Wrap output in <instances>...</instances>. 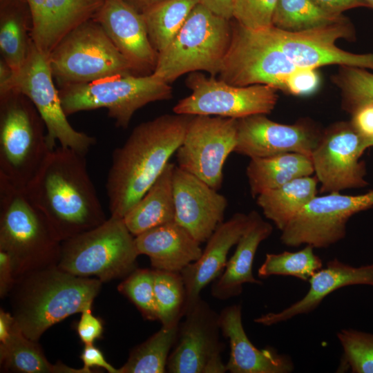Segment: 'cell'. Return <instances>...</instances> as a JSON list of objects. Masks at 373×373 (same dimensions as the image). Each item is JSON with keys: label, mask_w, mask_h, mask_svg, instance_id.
<instances>
[{"label": "cell", "mask_w": 373, "mask_h": 373, "mask_svg": "<svg viewBox=\"0 0 373 373\" xmlns=\"http://www.w3.org/2000/svg\"><path fill=\"white\" fill-rule=\"evenodd\" d=\"M193 115L164 114L135 126L112 153L106 182L111 216L123 218L176 153Z\"/></svg>", "instance_id": "1"}, {"label": "cell", "mask_w": 373, "mask_h": 373, "mask_svg": "<svg viewBox=\"0 0 373 373\" xmlns=\"http://www.w3.org/2000/svg\"><path fill=\"white\" fill-rule=\"evenodd\" d=\"M25 190L61 242L107 220L86 155L71 149L50 151Z\"/></svg>", "instance_id": "2"}, {"label": "cell", "mask_w": 373, "mask_h": 373, "mask_svg": "<svg viewBox=\"0 0 373 373\" xmlns=\"http://www.w3.org/2000/svg\"><path fill=\"white\" fill-rule=\"evenodd\" d=\"M102 282L80 277L57 265L16 279L8 294L10 312L23 334L38 341L55 324L92 306Z\"/></svg>", "instance_id": "3"}, {"label": "cell", "mask_w": 373, "mask_h": 373, "mask_svg": "<svg viewBox=\"0 0 373 373\" xmlns=\"http://www.w3.org/2000/svg\"><path fill=\"white\" fill-rule=\"evenodd\" d=\"M61 241L26 190L0 177V250L10 257L15 278L57 265Z\"/></svg>", "instance_id": "4"}, {"label": "cell", "mask_w": 373, "mask_h": 373, "mask_svg": "<svg viewBox=\"0 0 373 373\" xmlns=\"http://www.w3.org/2000/svg\"><path fill=\"white\" fill-rule=\"evenodd\" d=\"M231 38L230 20L198 3L171 42L157 53L152 73L169 84L199 70L218 75Z\"/></svg>", "instance_id": "5"}, {"label": "cell", "mask_w": 373, "mask_h": 373, "mask_svg": "<svg viewBox=\"0 0 373 373\" xmlns=\"http://www.w3.org/2000/svg\"><path fill=\"white\" fill-rule=\"evenodd\" d=\"M138 256L135 237L123 218L110 216L102 224L62 241L57 266L104 283L128 276L137 268Z\"/></svg>", "instance_id": "6"}, {"label": "cell", "mask_w": 373, "mask_h": 373, "mask_svg": "<svg viewBox=\"0 0 373 373\" xmlns=\"http://www.w3.org/2000/svg\"><path fill=\"white\" fill-rule=\"evenodd\" d=\"M46 126L23 95L0 96V177L26 189L51 151Z\"/></svg>", "instance_id": "7"}, {"label": "cell", "mask_w": 373, "mask_h": 373, "mask_svg": "<svg viewBox=\"0 0 373 373\" xmlns=\"http://www.w3.org/2000/svg\"><path fill=\"white\" fill-rule=\"evenodd\" d=\"M67 116L98 108H106L115 126L126 128L134 113L145 105L172 97L169 84L153 73L137 76L116 75L59 90Z\"/></svg>", "instance_id": "8"}, {"label": "cell", "mask_w": 373, "mask_h": 373, "mask_svg": "<svg viewBox=\"0 0 373 373\" xmlns=\"http://www.w3.org/2000/svg\"><path fill=\"white\" fill-rule=\"evenodd\" d=\"M48 59L53 78L60 88L135 72L93 19L66 34L51 51Z\"/></svg>", "instance_id": "9"}, {"label": "cell", "mask_w": 373, "mask_h": 373, "mask_svg": "<svg viewBox=\"0 0 373 373\" xmlns=\"http://www.w3.org/2000/svg\"><path fill=\"white\" fill-rule=\"evenodd\" d=\"M19 93L33 104L41 117L50 149L59 146L86 155L96 139L75 130L67 119L59 92L53 83L48 56L32 43L28 57L19 71L14 73L10 92Z\"/></svg>", "instance_id": "10"}, {"label": "cell", "mask_w": 373, "mask_h": 373, "mask_svg": "<svg viewBox=\"0 0 373 373\" xmlns=\"http://www.w3.org/2000/svg\"><path fill=\"white\" fill-rule=\"evenodd\" d=\"M185 84L191 93L177 103L173 108L174 113L238 119L270 113L278 99V90L273 86H236L200 72L189 73Z\"/></svg>", "instance_id": "11"}, {"label": "cell", "mask_w": 373, "mask_h": 373, "mask_svg": "<svg viewBox=\"0 0 373 373\" xmlns=\"http://www.w3.org/2000/svg\"><path fill=\"white\" fill-rule=\"evenodd\" d=\"M253 31L283 52L298 68L317 69L323 66L338 64L373 70V52L354 54L335 45L339 39H352L354 36L353 27L347 19L300 32L286 31L274 26Z\"/></svg>", "instance_id": "12"}, {"label": "cell", "mask_w": 373, "mask_h": 373, "mask_svg": "<svg viewBox=\"0 0 373 373\" xmlns=\"http://www.w3.org/2000/svg\"><path fill=\"white\" fill-rule=\"evenodd\" d=\"M372 206L373 189L357 195L340 192L316 195L281 231L280 240L290 247L327 248L345 237L351 216Z\"/></svg>", "instance_id": "13"}, {"label": "cell", "mask_w": 373, "mask_h": 373, "mask_svg": "<svg viewBox=\"0 0 373 373\" xmlns=\"http://www.w3.org/2000/svg\"><path fill=\"white\" fill-rule=\"evenodd\" d=\"M231 42L219 72L220 79L236 86L264 84L284 91L297 67L276 47L236 21Z\"/></svg>", "instance_id": "14"}, {"label": "cell", "mask_w": 373, "mask_h": 373, "mask_svg": "<svg viewBox=\"0 0 373 373\" xmlns=\"http://www.w3.org/2000/svg\"><path fill=\"white\" fill-rule=\"evenodd\" d=\"M238 119L193 115L176 151L178 166L219 190L223 167L237 143Z\"/></svg>", "instance_id": "15"}, {"label": "cell", "mask_w": 373, "mask_h": 373, "mask_svg": "<svg viewBox=\"0 0 373 373\" xmlns=\"http://www.w3.org/2000/svg\"><path fill=\"white\" fill-rule=\"evenodd\" d=\"M166 365L170 373H224L219 314L200 297L186 310Z\"/></svg>", "instance_id": "16"}, {"label": "cell", "mask_w": 373, "mask_h": 373, "mask_svg": "<svg viewBox=\"0 0 373 373\" xmlns=\"http://www.w3.org/2000/svg\"><path fill=\"white\" fill-rule=\"evenodd\" d=\"M363 140L350 122L333 125L321 135L311 156L321 192H340L367 184L365 163L359 161L365 151Z\"/></svg>", "instance_id": "17"}, {"label": "cell", "mask_w": 373, "mask_h": 373, "mask_svg": "<svg viewBox=\"0 0 373 373\" xmlns=\"http://www.w3.org/2000/svg\"><path fill=\"white\" fill-rule=\"evenodd\" d=\"M322 135L308 124H283L263 114L238 119L234 152L251 158L267 157L284 153L311 157Z\"/></svg>", "instance_id": "18"}, {"label": "cell", "mask_w": 373, "mask_h": 373, "mask_svg": "<svg viewBox=\"0 0 373 373\" xmlns=\"http://www.w3.org/2000/svg\"><path fill=\"white\" fill-rule=\"evenodd\" d=\"M175 220L200 244L224 221L227 200L218 190L175 165L173 175Z\"/></svg>", "instance_id": "19"}, {"label": "cell", "mask_w": 373, "mask_h": 373, "mask_svg": "<svg viewBox=\"0 0 373 373\" xmlns=\"http://www.w3.org/2000/svg\"><path fill=\"white\" fill-rule=\"evenodd\" d=\"M93 19L102 26L135 72L153 73L157 52L141 12L125 0H104Z\"/></svg>", "instance_id": "20"}, {"label": "cell", "mask_w": 373, "mask_h": 373, "mask_svg": "<svg viewBox=\"0 0 373 373\" xmlns=\"http://www.w3.org/2000/svg\"><path fill=\"white\" fill-rule=\"evenodd\" d=\"M221 333L229 342L230 353L226 363L231 373H289L294 365L291 357L274 347L259 349L249 339L242 321V307L234 304L219 314Z\"/></svg>", "instance_id": "21"}, {"label": "cell", "mask_w": 373, "mask_h": 373, "mask_svg": "<svg viewBox=\"0 0 373 373\" xmlns=\"http://www.w3.org/2000/svg\"><path fill=\"white\" fill-rule=\"evenodd\" d=\"M32 18L31 37L36 47L49 56L72 30L93 19L104 0H26Z\"/></svg>", "instance_id": "22"}, {"label": "cell", "mask_w": 373, "mask_h": 373, "mask_svg": "<svg viewBox=\"0 0 373 373\" xmlns=\"http://www.w3.org/2000/svg\"><path fill=\"white\" fill-rule=\"evenodd\" d=\"M247 220L248 214L236 213L223 221L207 240L200 257L180 272L186 293V310L200 297L201 291L222 274L228 254L238 243Z\"/></svg>", "instance_id": "23"}, {"label": "cell", "mask_w": 373, "mask_h": 373, "mask_svg": "<svg viewBox=\"0 0 373 373\" xmlns=\"http://www.w3.org/2000/svg\"><path fill=\"white\" fill-rule=\"evenodd\" d=\"M308 282L309 291L300 300L281 312L262 314L254 322L265 326L278 324L314 311L325 297L340 288L352 285L373 286V264L355 267L334 258L313 274Z\"/></svg>", "instance_id": "24"}, {"label": "cell", "mask_w": 373, "mask_h": 373, "mask_svg": "<svg viewBox=\"0 0 373 373\" xmlns=\"http://www.w3.org/2000/svg\"><path fill=\"white\" fill-rule=\"evenodd\" d=\"M140 255L147 256L153 269L180 273L202 253L200 243L175 220L135 236Z\"/></svg>", "instance_id": "25"}, {"label": "cell", "mask_w": 373, "mask_h": 373, "mask_svg": "<svg viewBox=\"0 0 373 373\" xmlns=\"http://www.w3.org/2000/svg\"><path fill=\"white\" fill-rule=\"evenodd\" d=\"M272 231V225L258 212L252 211L248 214L246 227L233 256L227 260L222 274L213 282L211 289L213 297L226 300L240 295L244 284H262L253 275V263L259 245Z\"/></svg>", "instance_id": "26"}, {"label": "cell", "mask_w": 373, "mask_h": 373, "mask_svg": "<svg viewBox=\"0 0 373 373\" xmlns=\"http://www.w3.org/2000/svg\"><path fill=\"white\" fill-rule=\"evenodd\" d=\"M175 164L169 162L157 180L123 218L135 237L151 229L175 221L173 175Z\"/></svg>", "instance_id": "27"}, {"label": "cell", "mask_w": 373, "mask_h": 373, "mask_svg": "<svg viewBox=\"0 0 373 373\" xmlns=\"http://www.w3.org/2000/svg\"><path fill=\"white\" fill-rule=\"evenodd\" d=\"M26 0H0V50L14 73L25 64L32 43Z\"/></svg>", "instance_id": "28"}, {"label": "cell", "mask_w": 373, "mask_h": 373, "mask_svg": "<svg viewBox=\"0 0 373 373\" xmlns=\"http://www.w3.org/2000/svg\"><path fill=\"white\" fill-rule=\"evenodd\" d=\"M314 173L311 157L298 153L251 158L246 170L250 192L254 198Z\"/></svg>", "instance_id": "29"}, {"label": "cell", "mask_w": 373, "mask_h": 373, "mask_svg": "<svg viewBox=\"0 0 373 373\" xmlns=\"http://www.w3.org/2000/svg\"><path fill=\"white\" fill-rule=\"evenodd\" d=\"M318 179L305 176L256 197L265 216L282 231L302 209L316 195Z\"/></svg>", "instance_id": "30"}, {"label": "cell", "mask_w": 373, "mask_h": 373, "mask_svg": "<svg viewBox=\"0 0 373 373\" xmlns=\"http://www.w3.org/2000/svg\"><path fill=\"white\" fill-rule=\"evenodd\" d=\"M3 370L21 373H85L61 363H50L37 341L27 338L19 329L5 344L0 345Z\"/></svg>", "instance_id": "31"}, {"label": "cell", "mask_w": 373, "mask_h": 373, "mask_svg": "<svg viewBox=\"0 0 373 373\" xmlns=\"http://www.w3.org/2000/svg\"><path fill=\"white\" fill-rule=\"evenodd\" d=\"M198 3L199 0H165L142 13L157 53L171 42Z\"/></svg>", "instance_id": "32"}, {"label": "cell", "mask_w": 373, "mask_h": 373, "mask_svg": "<svg viewBox=\"0 0 373 373\" xmlns=\"http://www.w3.org/2000/svg\"><path fill=\"white\" fill-rule=\"evenodd\" d=\"M179 325L164 326L130 352L118 373H163L178 334Z\"/></svg>", "instance_id": "33"}, {"label": "cell", "mask_w": 373, "mask_h": 373, "mask_svg": "<svg viewBox=\"0 0 373 373\" xmlns=\"http://www.w3.org/2000/svg\"><path fill=\"white\" fill-rule=\"evenodd\" d=\"M342 15L330 14L312 0H277L273 26L279 29L300 32L346 21Z\"/></svg>", "instance_id": "34"}, {"label": "cell", "mask_w": 373, "mask_h": 373, "mask_svg": "<svg viewBox=\"0 0 373 373\" xmlns=\"http://www.w3.org/2000/svg\"><path fill=\"white\" fill-rule=\"evenodd\" d=\"M154 291L162 325H179L186 310V293L181 273L154 269Z\"/></svg>", "instance_id": "35"}, {"label": "cell", "mask_w": 373, "mask_h": 373, "mask_svg": "<svg viewBox=\"0 0 373 373\" xmlns=\"http://www.w3.org/2000/svg\"><path fill=\"white\" fill-rule=\"evenodd\" d=\"M322 267V260L314 253V247L307 245L298 251L267 254L258 276L262 278L274 275L289 276L308 281Z\"/></svg>", "instance_id": "36"}, {"label": "cell", "mask_w": 373, "mask_h": 373, "mask_svg": "<svg viewBox=\"0 0 373 373\" xmlns=\"http://www.w3.org/2000/svg\"><path fill=\"white\" fill-rule=\"evenodd\" d=\"M336 336L343 350L340 369L354 373H373V334L342 329Z\"/></svg>", "instance_id": "37"}, {"label": "cell", "mask_w": 373, "mask_h": 373, "mask_svg": "<svg viewBox=\"0 0 373 373\" xmlns=\"http://www.w3.org/2000/svg\"><path fill=\"white\" fill-rule=\"evenodd\" d=\"M154 269H138L124 278L118 291L134 304L148 321H158L154 291Z\"/></svg>", "instance_id": "38"}, {"label": "cell", "mask_w": 373, "mask_h": 373, "mask_svg": "<svg viewBox=\"0 0 373 373\" xmlns=\"http://www.w3.org/2000/svg\"><path fill=\"white\" fill-rule=\"evenodd\" d=\"M333 82L342 93L347 111L351 112L358 106L373 103V73L366 68L341 66Z\"/></svg>", "instance_id": "39"}, {"label": "cell", "mask_w": 373, "mask_h": 373, "mask_svg": "<svg viewBox=\"0 0 373 373\" xmlns=\"http://www.w3.org/2000/svg\"><path fill=\"white\" fill-rule=\"evenodd\" d=\"M277 0H235L232 19L241 26L260 30L273 26Z\"/></svg>", "instance_id": "40"}, {"label": "cell", "mask_w": 373, "mask_h": 373, "mask_svg": "<svg viewBox=\"0 0 373 373\" xmlns=\"http://www.w3.org/2000/svg\"><path fill=\"white\" fill-rule=\"evenodd\" d=\"M320 76L316 68H298L285 82L284 92L296 96H307L316 91Z\"/></svg>", "instance_id": "41"}, {"label": "cell", "mask_w": 373, "mask_h": 373, "mask_svg": "<svg viewBox=\"0 0 373 373\" xmlns=\"http://www.w3.org/2000/svg\"><path fill=\"white\" fill-rule=\"evenodd\" d=\"M104 331L102 321L92 312V306H88L81 312V317L77 325V332L84 345L93 344L101 338Z\"/></svg>", "instance_id": "42"}, {"label": "cell", "mask_w": 373, "mask_h": 373, "mask_svg": "<svg viewBox=\"0 0 373 373\" xmlns=\"http://www.w3.org/2000/svg\"><path fill=\"white\" fill-rule=\"evenodd\" d=\"M350 123L364 140H373V103L358 106L352 111Z\"/></svg>", "instance_id": "43"}, {"label": "cell", "mask_w": 373, "mask_h": 373, "mask_svg": "<svg viewBox=\"0 0 373 373\" xmlns=\"http://www.w3.org/2000/svg\"><path fill=\"white\" fill-rule=\"evenodd\" d=\"M85 373L92 372V367H101L109 373H118V369L114 367L105 358L102 352L93 344L84 345L80 355Z\"/></svg>", "instance_id": "44"}, {"label": "cell", "mask_w": 373, "mask_h": 373, "mask_svg": "<svg viewBox=\"0 0 373 373\" xmlns=\"http://www.w3.org/2000/svg\"><path fill=\"white\" fill-rule=\"evenodd\" d=\"M16 281L12 261L9 255L0 250V297L8 296Z\"/></svg>", "instance_id": "45"}, {"label": "cell", "mask_w": 373, "mask_h": 373, "mask_svg": "<svg viewBox=\"0 0 373 373\" xmlns=\"http://www.w3.org/2000/svg\"><path fill=\"white\" fill-rule=\"evenodd\" d=\"M322 10L335 15H342L347 10L370 8L365 0H312Z\"/></svg>", "instance_id": "46"}, {"label": "cell", "mask_w": 373, "mask_h": 373, "mask_svg": "<svg viewBox=\"0 0 373 373\" xmlns=\"http://www.w3.org/2000/svg\"><path fill=\"white\" fill-rule=\"evenodd\" d=\"M20 329L10 312L0 309V345L6 343Z\"/></svg>", "instance_id": "47"}, {"label": "cell", "mask_w": 373, "mask_h": 373, "mask_svg": "<svg viewBox=\"0 0 373 373\" xmlns=\"http://www.w3.org/2000/svg\"><path fill=\"white\" fill-rule=\"evenodd\" d=\"M235 0H199V3L213 14L227 20L232 19Z\"/></svg>", "instance_id": "48"}, {"label": "cell", "mask_w": 373, "mask_h": 373, "mask_svg": "<svg viewBox=\"0 0 373 373\" xmlns=\"http://www.w3.org/2000/svg\"><path fill=\"white\" fill-rule=\"evenodd\" d=\"M13 76L12 69L1 58L0 60V96L10 92V84Z\"/></svg>", "instance_id": "49"}, {"label": "cell", "mask_w": 373, "mask_h": 373, "mask_svg": "<svg viewBox=\"0 0 373 373\" xmlns=\"http://www.w3.org/2000/svg\"><path fill=\"white\" fill-rule=\"evenodd\" d=\"M137 11L142 13L165 0H125Z\"/></svg>", "instance_id": "50"}, {"label": "cell", "mask_w": 373, "mask_h": 373, "mask_svg": "<svg viewBox=\"0 0 373 373\" xmlns=\"http://www.w3.org/2000/svg\"><path fill=\"white\" fill-rule=\"evenodd\" d=\"M371 146H373V140H363V147L365 150Z\"/></svg>", "instance_id": "51"}, {"label": "cell", "mask_w": 373, "mask_h": 373, "mask_svg": "<svg viewBox=\"0 0 373 373\" xmlns=\"http://www.w3.org/2000/svg\"><path fill=\"white\" fill-rule=\"evenodd\" d=\"M369 5V7L373 10V0H365Z\"/></svg>", "instance_id": "52"}]
</instances>
